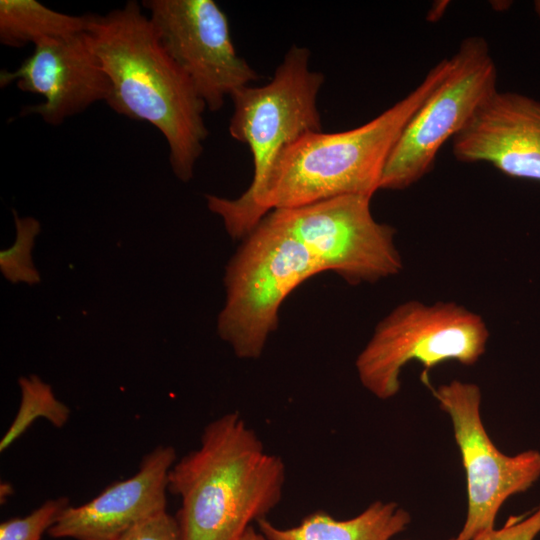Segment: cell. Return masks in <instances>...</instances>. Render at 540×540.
I'll list each match as a JSON object with an SVG mask.
<instances>
[{
  "label": "cell",
  "mask_w": 540,
  "mask_h": 540,
  "mask_svg": "<svg viewBox=\"0 0 540 540\" xmlns=\"http://www.w3.org/2000/svg\"><path fill=\"white\" fill-rule=\"evenodd\" d=\"M13 216L16 239L9 249L0 252V270L12 283L34 285L40 282V275L33 264L31 252L41 226L37 219L20 217L15 210Z\"/></svg>",
  "instance_id": "obj_17"
},
{
  "label": "cell",
  "mask_w": 540,
  "mask_h": 540,
  "mask_svg": "<svg viewBox=\"0 0 540 540\" xmlns=\"http://www.w3.org/2000/svg\"><path fill=\"white\" fill-rule=\"evenodd\" d=\"M533 5H534L535 13L540 21V0H536Z\"/></svg>",
  "instance_id": "obj_23"
},
{
  "label": "cell",
  "mask_w": 540,
  "mask_h": 540,
  "mask_svg": "<svg viewBox=\"0 0 540 540\" xmlns=\"http://www.w3.org/2000/svg\"><path fill=\"white\" fill-rule=\"evenodd\" d=\"M89 22L90 14L58 12L36 0L0 1V43L12 48L84 33Z\"/></svg>",
  "instance_id": "obj_15"
},
{
  "label": "cell",
  "mask_w": 540,
  "mask_h": 540,
  "mask_svg": "<svg viewBox=\"0 0 540 540\" xmlns=\"http://www.w3.org/2000/svg\"><path fill=\"white\" fill-rule=\"evenodd\" d=\"M410 521V514L397 503L375 501L346 520L317 510L296 526L278 527L266 518L257 525L267 540H391L404 531Z\"/></svg>",
  "instance_id": "obj_14"
},
{
  "label": "cell",
  "mask_w": 540,
  "mask_h": 540,
  "mask_svg": "<svg viewBox=\"0 0 540 540\" xmlns=\"http://www.w3.org/2000/svg\"><path fill=\"white\" fill-rule=\"evenodd\" d=\"M175 448L159 445L140 461L137 472L107 486L91 501L68 506L48 535L54 539L117 540L167 507L169 471Z\"/></svg>",
  "instance_id": "obj_13"
},
{
  "label": "cell",
  "mask_w": 540,
  "mask_h": 540,
  "mask_svg": "<svg viewBox=\"0 0 540 540\" xmlns=\"http://www.w3.org/2000/svg\"><path fill=\"white\" fill-rule=\"evenodd\" d=\"M285 481L283 459L266 451L242 416L221 415L169 471L168 492L181 503L180 540H242L280 503Z\"/></svg>",
  "instance_id": "obj_2"
},
{
  "label": "cell",
  "mask_w": 540,
  "mask_h": 540,
  "mask_svg": "<svg viewBox=\"0 0 540 540\" xmlns=\"http://www.w3.org/2000/svg\"><path fill=\"white\" fill-rule=\"evenodd\" d=\"M141 7L131 0L105 15L90 14L87 34L110 81L106 104L157 128L167 141L174 175L188 182L209 134L207 108Z\"/></svg>",
  "instance_id": "obj_1"
},
{
  "label": "cell",
  "mask_w": 540,
  "mask_h": 540,
  "mask_svg": "<svg viewBox=\"0 0 540 540\" xmlns=\"http://www.w3.org/2000/svg\"><path fill=\"white\" fill-rule=\"evenodd\" d=\"M439 407L452 422L467 482V516L461 531L449 540H472L494 527L503 503L525 492L540 477V453L528 450L509 456L495 446L481 418V390L453 380L432 388Z\"/></svg>",
  "instance_id": "obj_9"
},
{
  "label": "cell",
  "mask_w": 540,
  "mask_h": 540,
  "mask_svg": "<svg viewBox=\"0 0 540 540\" xmlns=\"http://www.w3.org/2000/svg\"><path fill=\"white\" fill-rule=\"evenodd\" d=\"M70 506L67 497L49 499L24 517H13L0 524V540H40Z\"/></svg>",
  "instance_id": "obj_18"
},
{
  "label": "cell",
  "mask_w": 540,
  "mask_h": 540,
  "mask_svg": "<svg viewBox=\"0 0 540 540\" xmlns=\"http://www.w3.org/2000/svg\"><path fill=\"white\" fill-rule=\"evenodd\" d=\"M242 540H267L264 535L251 526Z\"/></svg>",
  "instance_id": "obj_22"
},
{
  "label": "cell",
  "mask_w": 540,
  "mask_h": 540,
  "mask_svg": "<svg viewBox=\"0 0 540 540\" xmlns=\"http://www.w3.org/2000/svg\"><path fill=\"white\" fill-rule=\"evenodd\" d=\"M452 152L460 162L489 163L509 177L540 182V100L497 89L453 137Z\"/></svg>",
  "instance_id": "obj_12"
},
{
  "label": "cell",
  "mask_w": 540,
  "mask_h": 540,
  "mask_svg": "<svg viewBox=\"0 0 540 540\" xmlns=\"http://www.w3.org/2000/svg\"><path fill=\"white\" fill-rule=\"evenodd\" d=\"M117 540H180L175 516L167 511L136 525Z\"/></svg>",
  "instance_id": "obj_20"
},
{
  "label": "cell",
  "mask_w": 540,
  "mask_h": 540,
  "mask_svg": "<svg viewBox=\"0 0 540 540\" xmlns=\"http://www.w3.org/2000/svg\"><path fill=\"white\" fill-rule=\"evenodd\" d=\"M450 60L449 73L412 116L393 147L380 189L404 190L427 175L442 146L497 90L496 63L483 37H466Z\"/></svg>",
  "instance_id": "obj_7"
},
{
  "label": "cell",
  "mask_w": 540,
  "mask_h": 540,
  "mask_svg": "<svg viewBox=\"0 0 540 540\" xmlns=\"http://www.w3.org/2000/svg\"><path fill=\"white\" fill-rule=\"evenodd\" d=\"M490 332L484 319L453 301L426 304L405 301L376 325L358 354L355 367L362 386L381 400L394 397L401 388L403 367L412 361L427 371L456 361L471 366L485 353Z\"/></svg>",
  "instance_id": "obj_6"
},
{
  "label": "cell",
  "mask_w": 540,
  "mask_h": 540,
  "mask_svg": "<svg viewBox=\"0 0 540 540\" xmlns=\"http://www.w3.org/2000/svg\"><path fill=\"white\" fill-rule=\"evenodd\" d=\"M371 198L338 196L269 212L266 217L299 241L322 272L351 285L375 283L400 273L396 229L372 215Z\"/></svg>",
  "instance_id": "obj_8"
},
{
  "label": "cell",
  "mask_w": 540,
  "mask_h": 540,
  "mask_svg": "<svg viewBox=\"0 0 540 540\" xmlns=\"http://www.w3.org/2000/svg\"><path fill=\"white\" fill-rule=\"evenodd\" d=\"M310 56L306 47L292 45L268 83L244 86L230 96L229 134L248 146L253 177L237 198L206 199L232 239L243 240L258 225L256 204L281 152L299 137L322 131L318 95L325 76L310 69Z\"/></svg>",
  "instance_id": "obj_4"
},
{
  "label": "cell",
  "mask_w": 540,
  "mask_h": 540,
  "mask_svg": "<svg viewBox=\"0 0 540 540\" xmlns=\"http://www.w3.org/2000/svg\"><path fill=\"white\" fill-rule=\"evenodd\" d=\"M321 269L306 248L266 216L228 262L217 330L241 359H258L284 300Z\"/></svg>",
  "instance_id": "obj_5"
},
{
  "label": "cell",
  "mask_w": 540,
  "mask_h": 540,
  "mask_svg": "<svg viewBox=\"0 0 540 540\" xmlns=\"http://www.w3.org/2000/svg\"><path fill=\"white\" fill-rule=\"evenodd\" d=\"M540 533V507L530 516H511L500 529H491L472 540H534Z\"/></svg>",
  "instance_id": "obj_19"
},
{
  "label": "cell",
  "mask_w": 540,
  "mask_h": 540,
  "mask_svg": "<svg viewBox=\"0 0 540 540\" xmlns=\"http://www.w3.org/2000/svg\"><path fill=\"white\" fill-rule=\"evenodd\" d=\"M142 7L172 60L210 111L259 79L234 47L230 25L214 0H144Z\"/></svg>",
  "instance_id": "obj_10"
},
{
  "label": "cell",
  "mask_w": 540,
  "mask_h": 540,
  "mask_svg": "<svg viewBox=\"0 0 540 540\" xmlns=\"http://www.w3.org/2000/svg\"><path fill=\"white\" fill-rule=\"evenodd\" d=\"M18 385L21 394L19 408L0 441L1 452L21 437L38 418H45L56 428L65 426L70 418V408L56 398L52 387L39 376H22Z\"/></svg>",
  "instance_id": "obj_16"
},
{
  "label": "cell",
  "mask_w": 540,
  "mask_h": 540,
  "mask_svg": "<svg viewBox=\"0 0 540 540\" xmlns=\"http://www.w3.org/2000/svg\"><path fill=\"white\" fill-rule=\"evenodd\" d=\"M449 58L432 67L419 85L372 120L350 130L307 133L277 158L257 201L259 222L271 211L380 189L388 157L404 128L445 79Z\"/></svg>",
  "instance_id": "obj_3"
},
{
  "label": "cell",
  "mask_w": 540,
  "mask_h": 540,
  "mask_svg": "<svg viewBox=\"0 0 540 540\" xmlns=\"http://www.w3.org/2000/svg\"><path fill=\"white\" fill-rule=\"evenodd\" d=\"M13 493L12 486L7 482H2L0 485V501L3 504L9 496Z\"/></svg>",
  "instance_id": "obj_21"
},
{
  "label": "cell",
  "mask_w": 540,
  "mask_h": 540,
  "mask_svg": "<svg viewBox=\"0 0 540 540\" xmlns=\"http://www.w3.org/2000/svg\"><path fill=\"white\" fill-rule=\"evenodd\" d=\"M12 82L21 91L44 98L42 103L24 107L21 115H39L52 126L61 125L96 102H106L111 91L87 31L35 44L33 53L16 70H1L0 86Z\"/></svg>",
  "instance_id": "obj_11"
}]
</instances>
